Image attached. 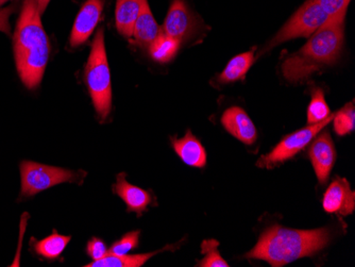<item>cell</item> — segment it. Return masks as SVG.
Returning <instances> with one entry per match:
<instances>
[{"label": "cell", "instance_id": "obj_1", "mask_svg": "<svg viewBox=\"0 0 355 267\" xmlns=\"http://www.w3.org/2000/svg\"><path fill=\"white\" fill-rule=\"evenodd\" d=\"M13 42L19 77L27 89H37L47 67L51 43L42 25L35 0H25Z\"/></svg>", "mask_w": 355, "mask_h": 267}, {"label": "cell", "instance_id": "obj_2", "mask_svg": "<svg viewBox=\"0 0 355 267\" xmlns=\"http://www.w3.org/2000/svg\"><path fill=\"white\" fill-rule=\"evenodd\" d=\"M346 13L329 17L300 51L283 62L282 74L289 83H300L322 67L334 64L342 53Z\"/></svg>", "mask_w": 355, "mask_h": 267}, {"label": "cell", "instance_id": "obj_3", "mask_svg": "<svg viewBox=\"0 0 355 267\" xmlns=\"http://www.w3.org/2000/svg\"><path fill=\"white\" fill-rule=\"evenodd\" d=\"M330 240L328 229L295 230L277 225L263 232L246 257L266 261L271 266H284L298 259L313 256L324 248Z\"/></svg>", "mask_w": 355, "mask_h": 267}, {"label": "cell", "instance_id": "obj_4", "mask_svg": "<svg viewBox=\"0 0 355 267\" xmlns=\"http://www.w3.org/2000/svg\"><path fill=\"white\" fill-rule=\"evenodd\" d=\"M85 83L96 112L105 121L111 112L112 87L103 28L96 33L92 46L91 55L85 67Z\"/></svg>", "mask_w": 355, "mask_h": 267}, {"label": "cell", "instance_id": "obj_5", "mask_svg": "<svg viewBox=\"0 0 355 267\" xmlns=\"http://www.w3.org/2000/svg\"><path fill=\"white\" fill-rule=\"evenodd\" d=\"M87 173L24 161L21 164V197H31L61 183H81Z\"/></svg>", "mask_w": 355, "mask_h": 267}, {"label": "cell", "instance_id": "obj_6", "mask_svg": "<svg viewBox=\"0 0 355 267\" xmlns=\"http://www.w3.org/2000/svg\"><path fill=\"white\" fill-rule=\"evenodd\" d=\"M328 19L329 17L326 12L321 9L316 0H308L283 26L282 29L273 37L264 51H268L275 46L289 40L311 37L321 26L324 25Z\"/></svg>", "mask_w": 355, "mask_h": 267}, {"label": "cell", "instance_id": "obj_7", "mask_svg": "<svg viewBox=\"0 0 355 267\" xmlns=\"http://www.w3.org/2000/svg\"><path fill=\"white\" fill-rule=\"evenodd\" d=\"M333 117L334 114H331L320 123L309 125V127L287 135L268 155L261 157L260 160L257 161V166L270 169L275 165L292 159L299 151L302 150L306 145L312 142V139L333 121Z\"/></svg>", "mask_w": 355, "mask_h": 267}, {"label": "cell", "instance_id": "obj_8", "mask_svg": "<svg viewBox=\"0 0 355 267\" xmlns=\"http://www.w3.org/2000/svg\"><path fill=\"white\" fill-rule=\"evenodd\" d=\"M196 28V19L184 1L173 0L161 31L182 43L193 35Z\"/></svg>", "mask_w": 355, "mask_h": 267}, {"label": "cell", "instance_id": "obj_9", "mask_svg": "<svg viewBox=\"0 0 355 267\" xmlns=\"http://www.w3.org/2000/svg\"><path fill=\"white\" fill-rule=\"evenodd\" d=\"M309 155L319 182L324 184L328 181L336 158V151L330 133L324 132L315 139L309 149Z\"/></svg>", "mask_w": 355, "mask_h": 267}, {"label": "cell", "instance_id": "obj_10", "mask_svg": "<svg viewBox=\"0 0 355 267\" xmlns=\"http://www.w3.org/2000/svg\"><path fill=\"white\" fill-rule=\"evenodd\" d=\"M322 206L327 213L350 215L355 208V192L350 183L344 178L335 179L324 193Z\"/></svg>", "mask_w": 355, "mask_h": 267}, {"label": "cell", "instance_id": "obj_11", "mask_svg": "<svg viewBox=\"0 0 355 267\" xmlns=\"http://www.w3.org/2000/svg\"><path fill=\"white\" fill-rule=\"evenodd\" d=\"M103 10V0H87L77 15L71 35L73 47L83 45L98 25Z\"/></svg>", "mask_w": 355, "mask_h": 267}, {"label": "cell", "instance_id": "obj_12", "mask_svg": "<svg viewBox=\"0 0 355 267\" xmlns=\"http://www.w3.org/2000/svg\"><path fill=\"white\" fill-rule=\"evenodd\" d=\"M221 123L225 130L245 144L251 145L257 141V128L241 107H232L227 110L221 117Z\"/></svg>", "mask_w": 355, "mask_h": 267}, {"label": "cell", "instance_id": "obj_13", "mask_svg": "<svg viewBox=\"0 0 355 267\" xmlns=\"http://www.w3.org/2000/svg\"><path fill=\"white\" fill-rule=\"evenodd\" d=\"M173 149L185 164L193 167H205L207 164V153L196 137L187 131L182 139H171Z\"/></svg>", "mask_w": 355, "mask_h": 267}, {"label": "cell", "instance_id": "obj_14", "mask_svg": "<svg viewBox=\"0 0 355 267\" xmlns=\"http://www.w3.org/2000/svg\"><path fill=\"white\" fill-rule=\"evenodd\" d=\"M115 192L125 201L128 210L135 211L139 214H141L144 211L146 210L147 207L153 201V197L147 191L128 182L125 180V174H119L117 176Z\"/></svg>", "mask_w": 355, "mask_h": 267}, {"label": "cell", "instance_id": "obj_15", "mask_svg": "<svg viewBox=\"0 0 355 267\" xmlns=\"http://www.w3.org/2000/svg\"><path fill=\"white\" fill-rule=\"evenodd\" d=\"M161 33L159 26L155 21L147 0H141V10L135 21L133 37L139 46L146 47L150 45Z\"/></svg>", "mask_w": 355, "mask_h": 267}, {"label": "cell", "instance_id": "obj_16", "mask_svg": "<svg viewBox=\"0 0 355 267\" xmlns=\"http://www.w3.org/2000/svg\"><path fill=\"white\" fill-rule=\"evenodd\" d=\"M141 3V0H117L115 12L116 27L119 33L125 37H132Z\"/></svg>", "mask_w": 355, "mask_h": 267}, {"label": "cell", "instance_id": "obj_17", "mask_svg": "<svg viewBox=\"0 0 355 267\" xmlns=\"http://www.w3.org/2000/svg\"><path fill=\"white\" fill-rule=\"evenodd\" d=\"M69 241H71V236L59 234L55 230L53 234L43 240L39 241L32 238L30 241V246L37 256L43 257L48 260H55L61 256L64 249L67 248Z\"/></svg>", "mask_w": 355, "mask_h": 267}, {"label": "cell", "instance_id": "obj_18", "mask_svg": "<svg viewBox=\"0 0 355 267\" xmlns=\"http://www.w3.org/2000/svg\"><path fill=\"white\" fill-rule=\"evenodd\" d=\"M254 61L253 51H247V53L236 55L230 60L228 65L223 69V73L219 76V81L221 83H231L243 80Z\"/></svg>", "mask_w": 355, "mask_h": 267}, {"label": "cell", "instance_id": "obj_19", "mask_svg": "<svg viewBox=\"0 0 355 267\" xmlns=\"http://www.w3.org/2000/svg\"><path fill=\"white\" fill-rule=\"evenodd\" d=\"M157 252H150V254L135 255V256H117L107 252V256L99 260L93 261L89 264L85 265L87 267H139L145 264L151 257L155 256Z\"/></svg>", "mask_w": 355, "mask_h": 267}, {"label": "cell", "instance_id": "obj_20", "mask_svg": "<svg viewBox=\"0 0 355 267\" xmlns=\"http://www.w3.org/2000/svg\"><path fill=\"white\" fill-rule=\"evenodd\" d=\"M180 42L161 31L157 39L149 45L150 55L155 61L165 63L173 59L180 47Z\"/></svg>", "mask_w": 355, "mask_h": 267}, {"label": "cell", "instance_id": "obj_21", "mask_svg": "<svg viewBox=\"0 0 355 267\" xmlns=\"http://www.w3.org/2000/svg\"><path fill=\"white\" fill-rule=\"evenodd\" d=\"M331 111L324 98V93L319 87H315L312 91V101L308 107V123H320L330 117Z\"/></svg>", "mask_w": 355, "mask_h": 267}, {"label": "cell", "instance_id": "obj_22", "mask_svg": "<svg viewBox=\"0 0 355 267\" xmlns=\"http://www.w3.org/2000/svg\"><path fill=\"white\" fill-rule=\"evenodd\" d=\"M334 130L338 135L352 132L355 127V110L353 103H348L340 112L334 114Z\"/></svg>", "mask_w": 355, "mask_h": 267}, {"label": "cell", "instance_id": "obj_23", "mask_svg": "<svg viewBox=\"0 0 355 267\" xmlns=\"http://www.w3.org/2000/svg\"><path fill=\"white\" fill-rule=\"evenodd\" d=\"M219 243L215 240L205 241L202 243L201 254L203 255L202 260L199 262L198 266L201 267H228V263L221 258L218 252Z\"/></svg>", "mask_w": 355, "mask_h": 267}, {"label": "cell", "instance_id": "obj_24", "mask_svg": "<svg viewBox=\"0 0 355 267\" xmlns=\"http://www.w3.org/2000/svg\"><path fill=\"white\" fill-rule=\"evenodd\" d=\"M139 231H132L123 235L121 240L115 242L110 248L109 252L117 256L127 255L129 251L139 245Z\"/></svg>", "mask_w": 355, "mask_h": 267}, {"label": "cell", "instance_id": "obj_25", "mask_svg": "<svg viewBox=\"0 0 355 267\" xmlns=\"http://www.w3.org/2000/svg\"><path fill=\"white\" fill-rule=\"evenodd\" d=\"M316 1L329 17H334L340 14L347 13L351 0H316Z\"/></svg>", "mask_w": 355, "mask_h": 267}, {"label": "cell", "instance_id": "obj_26", "mask_svg": "<svg viewBox=\"0 0 355 267\" xmlns=\"http://www.w3.org/2000/svg\"><path fill=\"white\" fill-rule=\"evenodd\" d=\"M87 252L93 259V261H96L107 256L109 250H107V245L105 244L103 240L98 238H93L87 243Z\"/></svg>", "mask_w": 355, "mask_h": 267}, {"label": "cell", "instance_id": "obj_27", "mask_svg": "<svg viewBox=\"0 0 355 267\" xmlns=\"http://www.w3.org/2000/svg\"><path fill=\"white\" fill-rule=\"evenodd\" d=\"M15 7L11 6L9 8L0 10V31L6 35H11V26H10V17L13 14Z\"/></svg>", "mask_w": 355, "mask_h": 267}, {"label": "cell", "instance_id": "obj_28", "mask_svg": "<svg viewBox=\"0 0 355 267\" xmlns=\"http://www.w3.org/2000/svg\"><path fill=\"white\" fill-rule=\"evenodd\" d=\"M35 1H37V9H39L40 13L43 14L51 0H35Z\"/></svg>", "mask_w": 355, "mask_h": 267}, {"label": "cell", "instance_id": "obj_29", "mask_svg": "<svg viewBox=\"0 0 355 267\" xmlns=\"http://www.w3.org/2000/svg\"><path fill=\"white\" fill-rule=\"evenodd\" d=\"M7 1H10V0H0V6H3V3H7Z\"/></svg>", "mask_w": 355, "mask_h": 267}]
</instances>
